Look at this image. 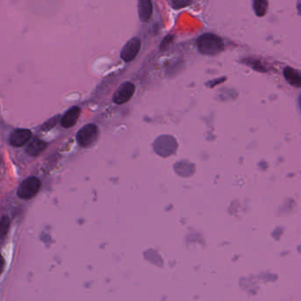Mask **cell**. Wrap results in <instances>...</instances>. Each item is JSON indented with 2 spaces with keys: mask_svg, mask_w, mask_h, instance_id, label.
Instances as JSON below:
<instances>
[{
  "mask_svg": "<svg viewBox=\"0 0 301 301\" xmlns=\"http://www.w3.org/2000/svg\"><path fill=\"white\" fill-rule=\"evenodd\" d=\"M197 47L201 53L213 56L223 51L225 44L219 36L211 33H207L197 39Z\"/></svg>",
  "mask_w": 301,
  "mask_h": 301,
  "instance_id": "obj_1",
  "label": "cell"
},
{
  "mask_svg": "<svg viewBox=\"0 0 301 301\" xmlns=\"http://www.w3.org/2000/svg\"><path fill=\"white\" fill-rule=\"evenodd\" d=\"M42 183L36 177H28L24 179L19 186L17 195L21 199L30 200L35 197L40 190Z\"/></svg>",
  "mask_w": 301,
  "mask_h": 301,
  "instance_id": "obj_2",
  "label": "cell"
},
{
  "mask_svg": "<svg viewBox=\"0 0 301 301\" xmlns=\"http://www.w3.org/2000/svg\"><path fill=\"white\" fill-rule=\"evenodd\" d=\"M154 149L160 156L167 157L177 150V142L171 135H161L154 142Z\"/></svg>",
  "mask_w": 301,
  "mask_h": 301,
  "instance_id": "obj_3",
  "label": "cell"
},
{
  "mask_svg": "<svg viewBox=\"0 0 301 301\" xmlns=\"http://www.w3.org/2000/svg\"><path fill=\"white\" fill-rule=\"evenodd\" d=\"M98 138V127L95 124H88L79 130L76 139L82 148H89L97 142Z\"/></svg>",
  "mask_w": 301,
  "mask_h": 301,
  "instance_id": "obj_4",
  "label": "cell"
},
{
  "mask_svg": "<svg viewBox=\"0 0 301 301\" xmlns=\"http://www.w3.org/2000/svg\"><path fill=\"white\" fill-rule=\"evenodd\" d=\"M134 92H135V86L132 82L129 81L124 82L123 84L120 85L113 95L112 97L113 102H115L116 104L125 103L133 98Z\"/></svg>",
  "mask_w": 301,
  "mask_h": 301,
  "instance_id": "obj_5",
  "label": "cell"
},
{
  "mask_svg": "<svg viewBox=\"0 0 301 301\" xmlns=\"http://www.w3.org/2000/svg\"><path fill=\"white\" fill-rule=\"evenodd\" d=\"M142 46V42L140 38L133 37L131 40H129L120 52V57L124 60L125 62H130L137 56Z\"/></svg>",
  "mask_w": 301,
  "mask_h": 301,
  "instance_id": "obj_6",
  "label": "cell"
},
{
  "mask_svg": "<svg viewBox=\"0 0 301 301\" xmlns=\"http://www.w3.org/2000/svg\"><path fill=\"white\" fill-rule=\"evenodd\" d=\"M32 133L27 129H16L9 136L10 144L14 147H22L30 141Z\"/></svg>",
  "mask_w": 301,
  "mask_h": 301,
  "instance_id": "obj_7",
  "label": "cell"
},
{
  "mask_svg": "<svg viewBox=\"0 0 301 301\" xmlns=\"http://www.w3.org/2000/svg\"><path fill=\"white\" fill-rule=\"evenodd\" d=\"M80 115V108L78 106L72 107L63 116L60 120V124L65 128H71L75 125Z\"/></svg>",
  "mask_w": 301,
  "mask_h": 301,
  "instance_id": "obj_8",
  "label": "cell"
},
{
  "mask_svg": "<svg viewBox=\"0 0 301 301\" xmlns=\"http://www.w3.org/2000/svg\"><path fill=\"white\" fill-rule=\"evenodd\" d=\"M138 13L139 18L142 23H146L150 19L153 13V6L150 0H140L138 2Z\"/></svg>",
  "mask_w": 301,
  "mask_h": 301,
  "instance_id": "obj_9",
  "label": "cell"
},
{
  "mask_svg": "<svg viewBox=\"0 0 301 301\" xmlns=\"http://www.w3.org/2000/svg\"><path fill=\"white\" fill-rule=\"evenodd\" d=\"M283 76L289 84L297 88L301 87V74L295 69L290 67H285L283 70Z\"/></svg>",
  "mask_w": 301,
  "mask_h": 301,
  "instance_id": "obj_10",
  "label": "cell"
},
{
  "mask_svg": "<svg viewBox=\"0 0 301 301\" xmlns=\"http://www.w3.org/2000/svg\"><path fill=\"white\" fill-rule=\"evenodd\" d=\"M46 146H47L46 142H43L38 138H35L30 143H28L26 148V153L31 156H37L40 155L43 150H45Z\"/></svg>",
  "mask_w": 301,
  "mask_h": 301,
  "instance_id": "obj_11",
  "label": "cell"
},
{
  "mask_svg": "<svg viewBox=\"0 0 301 301\" xmlns=\"http://www.w3.org/2000/svg\"><path fill=\"white\" fill-rule=\"evenodd\" d=\"M253 10L258 17H263L268 10V2L264 0H256L253 2Z\"/></svg>",
  "mask_w": 301,
  "mask_h": 301,
  "instance_id": "obj_12",
  "label": "cell"
},
{
  "mask_svg": "<svg viewBox=\"0 0 301 301\" xmlns=\"http://www.w3.org/2000/svg\"><path fill=\"white\" fill-rule=\"evenodd\" d=\"M9 226V218L7 217H2V218H1V226H0V231H1V236L2 237H4L5 233L8 231Z\"/></svg>",
  "mask_w": 301,
  "mask_h": 301,
  "instance_id": "obj_13",
  "label": "cell"
},
{
  "mask_svg": "<svg viewBox=\"0 0 301 301\" xmlns=\"http://www.w3.org/2000/svg\"><path fill=\"white\" fill-rule=\"evenodd\" d=\"M193 2L192 1H186V0H176V1H172L171 5L173 6L174 9H181L186 7L187 5H191Z\"/></svg>",
  "mask_w": 301,
  "mask_h": 301,
  "instance_id": "obj_14",
  "label": "cell"
},
{
  "mask_svg": "<svg viewBox=\"0 0 301 301\" xmlns=\"http://www.w3.org/2000/svg\"><path fill=\"white\" fill-rule=\"evenodd\" d=\"M299 102H300V108H301V97H300V100H299Z\"/></svg>",
  "mask_w": 301,
  "mask_h": 301,
  "instance_id": "obj_15",
  "label": "cell"
}]
</instances>
